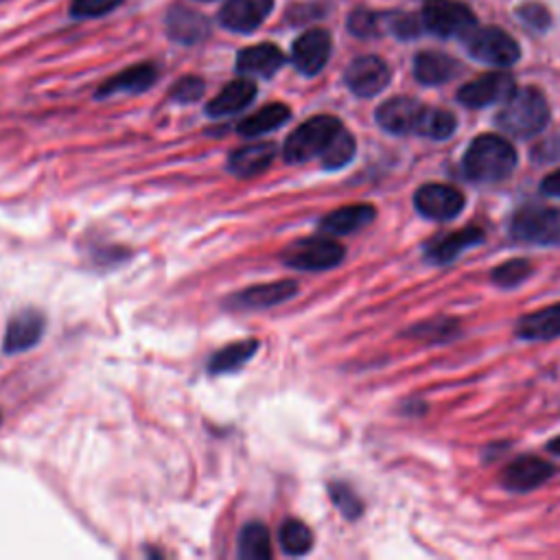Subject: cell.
<instances>
[{
	"label": "cell",
	"instance_id": "obj_1",
	"mask_svg": "<svg viewBox=\"0 0 560 560\" xmlns=\"http://www.w3.org/2000/svg\"><path fill=\"white\" fill-rule=\"evenodd\" d=\"M549 122V105L536 88H514L497 112V125L516 138H529Z\"/></svg>",
	"mask_w": 560,
	"mask_h": 560
},
{
	"label": "cell",
	"instance_id": "obj_2",
	"mask_svg": "<svg viewBox=\"0 0 560 560\" xmlns=\"http://www.w3.org/2000/svg\"><path fill=\"white\" fill-rule=\"evenodd\" d=\"M516 166L514 147L494 133L475 138L464 155V171L479 184H492L505 179Z\"/></svg>",
	"mask_w": 560,
	"mask_h": 560
},
{
	"label": "cell",
	"instance_id": "obj_3",
	"mask_svg": "<svg viewBox=\"0 0 560 560\" xmlns=\"http://www.w3.org/2000/svg\"><path fill=\"white\" fill-rule=\"evenodd\" d=\"M339 127L341 122L328 114L308 118L298 129H293L284 140V149H282L284 160L291 164H300L315 155H322V151L326 149V144L337 133Z\"/></svg>",
	"mask_w": 560,
	"mask_h": 560
},
{
	"label": "cell",
	"instance_id": "obj_4",
	"mask_svg": "<svg viewBox=\"0 0 560 560\" xmlns=\"http://www.w3.org/2000/svg\"><path fill=\"white\" fill-rule=\"evenodd\" d=\"M464 42L468 55L488 66L508 68L521 57L516 39L499 26H475L464 35Z\"/></svg>",
	"mask_w": 560,
	"mask_h": 560
},
{
	"label": "cell",
	"instance_id": "obj_5",
	"mask_svg": "<svg viewBox=\"0 0 560 560\" xmlns=\"http://www.w3.org/2000/svg\"><path fill=\"white\" fill-rule=\"evenodd\" d=\"M512 236L536 245H560V208L525 206L514 212Z\"/></svg>",
	"mask_w": 560,
	"mask_h": 560
},
{
	"label": "cell",
	"instance_id": "obj_6",
	"mask_svg": "<svg viewBox=\"0 0 560 560\" xmlns=\"http://www.w3.org/2000/svg\"><path fill=\"white\" fill-rule=\"evenodd\" d=\"M343 247L326 236H308L291 243L282 252L284 265L302 271H322L341 262Z\"/></svg>",
	"mask_w": 560,
	"mask_h": 560
},
{
	"label": "cell",
	"instance_id": "obj_7",
	"mask_svg": "<svg viewBox=\"0 0 560 560\" xmlns=\"http://www.w3.org/2000/svg\"><path fill=\"white\" fill-rule=\"evenodd\" d=\"M422 24L427 31L440 37L466 35L477 26L475 13L457 0H427L422 4Z\"/></svg>",
	"mask_w": 560,
	"mask_h": 560
},
{
	"label": "cell",
	"instance_id": "obj_8",
	"mask_svg": "<svg viewBox=\"0 0 560 560\" xmlns=\"http://www.w3.org/2000/svg\"><path fill=\"white\" fill-rule=\"evenodd\" d=\"M424 109H427V105H422L420 101H416L411 96H394L378 105L376 122L385 131L396 133V136L418 133Z\"/></svg>",
	"mask_w": 560,
	"mask_h": 560
},
{
	"label": "cell",
	"instance_id": "obj_9",
	"mask_svg": "<svg viewBox=\"0 0 560 560\" xmlns=\"http://www.w3.org/2000/svg\"><path fill=\"white\" fill-rule=\"evenodd\" d=\"M514 79L508 72H488L468 81L459 88L457 101L466 107H486L492 103H503L514 92Z\"/></svg>",
	"mask_w": 560,
	"mask_h": 560
},
{
	"label": "cell",
	"instance_id": "obj_10",
	"mask_svg": "<svg viewBox=\"0 0 560 560\" xmlns=\"http://www.w3.org/2000/svg\"><path fill=\"white\" fill-rule=\"evenodd\" d=\"M413 203L427 219L448 221L462 212L464 195L448 184H424L416 190Z\"/></svg>",
	"mask_w": 560,
	"mask_h": 560
},
{
	"label": "cell",
	"instance_id": "obj_11",
	"mask_svg": "<svg viewBox=\"0 0 560 560\" xmlns=\"http://www.w3.org/2000/svg\"><path fill=\"white\" fill-rule=\"evenodd\" d=\"M389 83V66L376 55L357 57L346 68V85L363 98H370L385 90Z\"/></svg>",
	"mask_w": 560,
	"mask_h": 560
},
{
	"label": "cell",
	"instance_id": "obj_12",
	"mask_svg": "<svg viewBox=\"0 0 560 560\" xmlns=\"http://www.w3.org/2000/svg\"><path fill=\"white\" fill-rule=\"evenodd\" d=\"M328 57H330V35L324 28H311L293 42L291 61L306 77L317 74L326 66Z\"/></svg>",
	"mask_w": 560,
	"mask_h": 560
},
{
	"label": "cell",
	"instance_id": "obj_13",
	"mask_svg": "<svg viewBox=\"0 0 560 560\" xmlns=\"http://www.w3.org/2000/svg\"><path fill=\"white\" fill-rule=\"evenodd\" d=\"M273 0H228L219 13V22L236 33H252L271 13Z\"/></svg>",
	"mask_w": 560,
	"mask_h": 560
},
{
	"label": "cell",
	"instance_id": "obj_14",
	"mask_svg": "<svg viewBox=\"0 0 560 560\" xmlns=\"http://www.w3.org/2000/svg\"><path fill=\"white\" fill-rule=\"evenodd\" d=\"M553 472V466L540 457H518L505 466L501 483L514 492H527L545 483Z\"/></svg>",
	"mask_w": 560,
	"mask_h": 560
},
{
	"label": "cell",
	"instance_id": "obj_15",
	"mask_svg": "<svg viewBox=\"0 0 560 560\" xmlns=\"http://www.w3.org/2000/svg\"><path fill=\"white\" fill-rule=\"evenodd\" d=\"M42 332H44V315L33 308L22 311L7 324L2 350L7 354L28 350L42 339Z\"/></svg>",
	"mask_w": 560,
	"mask_h": 560
},
{
	"label": "cell",
	"instance_id": "obj_16",
	"mask_svg": "<svg viewBox=\"0 0 560 560\" xmlns=\"http://www.w3.org/2000/svg\"><path fill=\"white\" fill-rule=\"evenodd\" d=\"M298 291V284L293 280H276L265 284H254L236 295H232L230 304L234 308H269L276 306L289 298H293Z\"/></svg>",
	"mask_w": 560,
	"mask_h": 560
},
{
	"label": "cell",
	"instance_id": "obj_17",
	"mask_svg": "<svg viewBox=\"0 0 560 560\" xmlns=\"http://www.w3.org/2000/svg\"><path fill=\"white\" fill-rule=\"evenodd\" d=\"M284 63V55L273 44H256L249 48H243L236 57V70L245 77H271L278 72Z\"/></svg>",
	"mask_w": 560,
	"mask_h": 560
},
{
	"label": "cell",
	"instance_id": "obj_18",
	"mask_svg": "<svg viewBox=\"0 0 560 560\" xmlns=\"http://www.w3.org/2000/svg\"><path fill=\"white\" fill-rule=\"evenodd\" d=\"M273 158H276L273 142H254L232 151L228 158V168L238 177H252L269 168Z\"/></svg>",
	"mask_w": 560,
	"mask_h": 560
},
{
	"label": "cell",
	"instance_id": "obj_19",
	"mask_svg": "<svg viewBox=\"0 0 560 560\" xmlns=\"http://www.w3.org/2000/svg\"><path fill=\"white\" fill-rule=\"evenodd\" d=\"M256 96V85L252 79L247 77H241V79H234L230 81L206 107V112L214 118H221V116H230V114H236L241 109H245Z\"/></svg>",
	"mask_w": 560,
	"mask_h": 560
},
{
	"label": "cell",
	"instance_id": "obj_20",
	"mask_svg": "<svg viewBox=\"0 0 560 560\" xmlns=\"http://www.w3.org/2000/svg\"><path fill=\"white\" fill-rule=\"evenodd\" d=\"M459 70V63L444 52H420L413 59V77L424 85H440L451 81Z\"/></svg>",
	"mask_w": 560,
	"mask_h": 560
},
{
	"label": "cell",
	"instance_id": "obj_21",
	"mask_svg": "<svg viewBox=\"0 0 560 560\" xmlns=\"http://www.w3.org/2000/svg\"><path fill=\"white\" fill-rule=\"evenodd\" d=\"M158 79V68L153 63H138L131 66L127 70H122L120 74L107 79L101 88H98V96H109V94H118V92H144L147 88H151Z\"/></svg>",
	"mask_w": 560,
	"mask_h": 560
},
{
	"label": "cell",
	"instance_id": "obj_22",
	"mask_svg": "<svg viewBox=\"0 0 560 560\" xmlns=\"http://www.w3.org/2000/svg\"><path fill=\"white\" fill-rule=\"evenodd\" d=\"M374 219V208L368 203H354V206H343L339 210H332L319 221V228L326 234H350L361 230Z\"/></svg>",
	"mask_w": 560,
	"mask_h": 560
},
{
	"label": "cell",
	"instance_id": "obj_23",
	"mask_svg": "<svg viewBox=\"0 0 560 560\" xmlns=\"http://www.w3.org/2000/svg\"><path fill=\"white\" fill-rule=\"evenodd\" d=\"M483 241V232L479 228H464L459 232L446 234L442 238H435L429 247H427V256L433 262H448L455 256H459L464 249L477 245Z\"/></svg>",
	"mask_w": 560,
	"mask_h": 560
},
{
	"label": "cell",
	"instance_id": "obj_24",
	"mask_svg": "<svg viewBox=\"0 0 560 560\" xmlns=\"http://www.w3.org/2000/svg\"><path fill=\"white\" fill-rule=\"evenodd\" d=\"M516 335L523 339H551L560 335V304L525 315L516 326Z\"/></svg>",
	"mask_w": 560,
	"mask_h": 560
},
{
	"label": "cell",
	"instance_id": "obj_25",
	"mask_svg": "<svg viewBox=\"0 0 560 560\" xmlns=\"http://www.w3.org/2000/svg\"><path fill=\"white\" fill-rule=\"evenodd\" d=\"M166 28L171 33L173 39L182 42V44H195L201 37L208 35V20L195 11L188 9H173L168 20H166Z\"/></svg>",
	"mask_w": 560,
	"mask_h": 560
},
{
	"label": "cell",
	"instance_id": "obj_26",
	"mask_svg": "<svg viewBox=\"0 0 560 560\" xmlns=\"http://www.w3.org/2000/svg\"><path fill=\"white\" fill-rule=\"evenodd\" d=\"M291 116V109L284 103H271L260 107L256 114L247 116L241 125H238V133L243 136H262L267 131H273L278 127H282Z\"/></svg>",
	"mask_w": 560,
	"mask_h": 560
},
{
	"label": "cell",
	"instance_id": "obj_27",
	"mask_svg": "<svg viewBox=\"0 0 560 560\" xmlns=\"http://www.w3.org/2000/svg\"><path fill=\"white\" fill-rule=\"evenodd\" d=\"M258 348L256 339H243V341H234L225 348H221L219 352L212 354V359L208 361V370L212 374H225V372H234L238 370L243 363H247L254 352Z\"/></svg>",
	"mask_w": 560,
	"mask_h": 560
},
{
	"label": "cell",
	"instance_id": "obj_28",
	"mask_svg": "<svg viewBox=\"0 0 560 560\" xmlns=\"http://www.w3.org/2000/svg\"><path fill=\"white\" fill-rule=\"evenodd\" d=\"M238 556L243 560H267L271 556L269 532L260 523H247L241 529Z\"/></svg>",
	"mask_w": 560,
	"mask_h": 560
},
{
	"label": "cell",
	"instance_id": "obj_29",
	"mask_svg": "<svg viewBox=\"0 0 560 560\" xmlns=\"http://www.w3.org/2000/svg\"><path fill=\"white\" fill-rule=\"evenodd\" d=\"M354 149H357V144H354L352 133L341 125L337 129V133L330 138V142L326 144V149L322 151V155H319L322 164L326 168H330V171L341 168V166H346L354 158Z\"/></svg>",
	"mask_w": 560,
	"mask_h": 560
},
{
	"label": "cell",
	"instance_id": "obj_30",
	"mask_svg": "<svg viewBox=\"0 0 560 560\" xmlns=\"http://www.w3.org/2000/svg\"><path fill=\"white\" fill-rule=\"evenodd\" d=\"M280 545L289 556H304L313 547V532L298 518H289L280 527Z\"/></svg>",
	"mask_w": 560,
	"mask_h": 560
},
{
	"label": "cell",
	"instance_id": "obj_31",
	"mask_svg": "<svg viewBox=\"0 0 560 560\" xmlns=\"http://www.w3.org/2000/svg\"><path fill=\"white\" fill-rule=\"evenodd\" d=\"M455 127H457V120L451 112L427 107L418 133L433 138V140H446L455 131Z\"/></svg>",
	"mask_w": 560,
	"mask_h": 560
},
{
	"label": "cell",
	"instance_id": "obj_32",
	"mask_svg": "<svg viewBox=\"0 0 560 560\" xmlns=\"http://www.w3.org/2000/svg\"><path fill=\"white\" fill-rule=\"evenodd\" d=\"M532 273V265L523 258H514V260H505L499 267L492 269L490 278L494 284L499 287H516L521 284L527 276Z\"/></svg>",
	"mask_w": 560,
	"mask_h": 560
},
{
	"label": "cell",
	"instance_id": "obj_33",
	"mask_svg": "<svg viewBox=\"0 0 560 560\" xmlns=\"http://www.w3.org/2000/svg\"><path fill=\"white\" fill-rule=\"evenodd\" d=\"M328 490H330V499L335 501V505L341 510V514L346 518H357L361 514V510H363L361 499L346 483L335 481L328 486Z\"/></svg>",
	"mask_w": 560,
	"mask_h": 560
},
{
	"label": "cell",
	"instance_id": "obj_34",
	"mask_svg": "<svg viewBox=\"0 0 560 560\" xmlns=\"http://www.w3.org/2000/svg\"><path fill=\"white\" fill-rule=\"evenodd\" d=\"M122 0H72L70 13L74 18H96L114 11Z\"/></svg>",
	"mask_w": 560,
	"mask_h": 560
},
{
	"label": "cell",
	"instance_id": "obj_35",
	"mask_svg": "<svg viewBox=\"0 0 560 560\" xmlns=\"http://www.w3.org/2000/svg\"><path fill=\"white\" fill-rule=\"evenodd\" d=\"M206 90V83L199 77H182L173 90H171V98L179 101V103H192L197 98H201Z\"/></svg>",
	"mask_w": 560,
	"mask_h": 560
},
{
	"label": "cell",
	"instance_id": "obj_36",
	"mask_svg": "<svg viewBox=\"0 0 560 560\" xmlns=\"http://www.w3.org/2000/svg\"><path fill=\"white\" fill-rule=\"evenodd\" d=\"M383 15H376L372 11H365V9H359L354 11L350 18H348V28L359 35V37H370V35H376L378 33V20Z\"/></svg>",
	"mask_w": 560,
	"mask_h": 560
},
{
	"label": "cell",
	"instance_id": "obj_37",
	"mask_svg": "<svg viewBox=\"0 0 560 560\" xmlns=\"http://www.w3.org/2000/svg\"><path fill=\"white\" fill-rule=\"evenodd\" d=\"M518 18L523 22H527L532 28L536 31H545L551 24V15L547 11V7L538 4V2H527L518 9Z\"/></svg>",
	"mask_w": 560,
	"mask_h": 560
},
{
	"label": "cell",
	"instance_id": "obj_38",
	"mask_svg": "<svg viewBox=\"0 0 560 560\" xmlns=\"http://www.w3.org/2000/svg\"><path fill=\"white\" fill-rule=\"evenodd\" d=\"M389 28L398 35V37H413V35H418V31H420V24H418V20L416 18H411V15H407V13H394V15H389Z\"/></svg>",
	"mask_w": 560,
	"mask_h": 560
},
{
	"label": "cell",
	"instance_id": "obj_39",
	"mask_svg": "<svg viewBox=\"0 0 560 560\" xmlns=\"http://www.w3.org/2000/svg\"><path fill=\"white\" fill-rule=\"evenodd\" d=\"M540 190H542L545 195L560 197V168H558V171H553V173H549V175L542 179Z\"/></svg>",
	"mask_w": 560,
	"mask_h": 560
},
{
	"label": "cell",
	"instance_id": "obj_40",
	"mask_svg": "<svg viewBox=\"0 0 560 560\" xmlns=\"http://www.w3.org/2000/svg\"><path fill=\"white\" fill-rule=\"evenodd\" d=\"M551 453H558L560 455V435L558 438H553L551 442H549V446H547Z\"/></svg>",
	"mask_w": 560,
	"mask_h": 560
}]
</instances>
